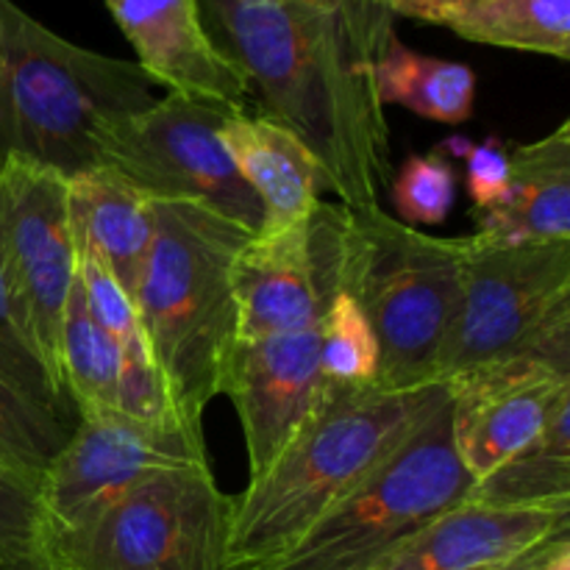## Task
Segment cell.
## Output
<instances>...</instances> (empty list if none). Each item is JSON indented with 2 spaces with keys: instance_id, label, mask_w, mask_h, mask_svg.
Segmentation results:
<instances>
[{
  "instance_id": "6da1fadb",
  "label": "cell",
  "mask_w": 570,
  "mask_h": 570,
  "mask_svg": "<svg viewBox=\"0 0 570 570\" xmlns=\"http://www.w3.org/2000/svg\"><path fill=\"white\" fill-rule=\"evenodd\" d=\"M228 56L262 115L304 142L345 209L382 204L390 126L376 65L393 28L382 0H212Z\"/></svg>"
},
{
  "instance_id": "7a4b0ae2",
  "label": "cell",
  "mask_w": 570,
  "mask_h": 570,
  "mask_svg": "<svg viewBox=\"0 0 570 570\" xmlns=\"http://www.w3.org/2000/svg\"><path fill=\"white\" fill-rule=\"evenodd\" d=\"M445 399V384L351 390L323 382L315 406L282 454L234 495L223 570H262L287 554Z\"/></svg>"
},
{
  "instance_id": "3957f363",
  "label": "cell",
  "mask_w": 570,
  "mask_h": 570,
  "mask_svg": "<svg viewBox=\"0 0 570 570\" xmlns=\"http://www.w3.org/2000/svg\"><path fill=\"white\" fill-rule=\"evenodd\" d=\"M150 204L154 239L134 304L173 415L204 429L237 348L234 259L254 234L204 206Z\"/></svg>"
},
{
  "instance_id": "277c9868",
  "label": "cell",
  "mask_w": 570,
  "mask_h": 570,
  "mask_svg": "<svg viewBox=\"0 0 570 570\" xmlns=\"http://www.w3.org/2000/svg\"><path fill=\"white\" fill-rule=\"evenodd\" d=\"M137 61L78 48L0 0V159L72 178L100 167L117 120L156 104Z\"/></svg>"
},
{
  "instance_id": "5b68a950",
  "label": "cell",
  "mask_w": 570,
  "mask_h": 570,
  "mask_svg": "<svg viewBox=\"0 0 570 570\" xmlns=\"http://www.w3.org/2000/svg\"><path fill=\"white\" fill-rule=\"evenodd\" d=\"M465 237L443 239L404 226L382 209H348L343 289L371 321L382 390L440 382V360L460 306Z\"/></svg>"
},
{
  "instance_id": "8992f818",
  "label": "cell",
  "mask_w": 570,
  "mask_h": 570,
  "mask_svg": "<svg viewBox=\"0 0 570 570\" xmlns=\"http://www.w3.org/2000/svg\"><path fill=\"white\" fill-rule=\"evenodd\" d=\"M515 356L570 373V243L499 245L473 234L440 382Z\"/></svg>"
},
{
  "instance_id": "52a82bcc",
  "label": "cell",
  "mask_w": 570,
  "mask_h": 570,
  "mask_svg": "<svg viewBox=\"0 0 570 570\" xmlns=\"http://www.w3.org/2000/svg\"><path fill=\"white\" fill-rule=\"evenodd\" d=\"M232 510L209 462L154 471L53 532L56 570H223Z\"/></svg>"
},
{
  "instance_id": "ba28073f",
  "label": "cell",
  "mask_w": 570,
  "mask_h": 570,
  "mask_svg": "<svg viewBox=\"0 0 570 570\" xmlns=\"http://www.w3.org/2000/svg\"><path fill=\"white\" fill-rule=\"evenodd\" d=\"M473 476L451 434V395L287 554L262 570H365L443 512L465 504Z\"/></svg>"
},
{
  "instance_id": "9c48e42d",
  "label": "cell",
  "mask_w": 570,
  "mask_h": 570,
  "mask_svg": "<svg viewBox=\"0 0 570 570\" xmlns=\"http://www.w3.org/2000/svg\"><path fill=\"white\" fill-rule=\"evenodd\" d=\"M243 109L167 92L150 109L117 120L100 142V167L150 200L195 204L256 234L262 204L223 145V126Z\"/></svg>"
},
{
  "instance_id": "30bf717a",
  "label": "cell",
  "mask_w": 570,
  "mask_h": 570,
  "mask_svg": "<svg viewBox=\"0 0 570 570\" xmlns=\"http://www.w3.org/2000/svg\"><path fill=\"white\" fill-rule=\"evenodd\" d=\"M0 276L20 326L56 382L67 295L76 278L67 178L26 161L6 159L0 170Z\"/></svg>"
},
{
  "instance_id": "8fae6325",
  "label": "cell",
  "mask_w": 570,
  "mask_h": 570,
  "mask_svg": "<svg viewBox=\"0 0 570 570\" xmlns=\"http://www.w3.org/2000/svg\"><path fill=\"white\" fill-rule=\"evenodd\" d=\"M348 209L321 200L298 226L254 234L234 259L237 343L312 326L343 289Z\"/></svg>"
},
{
  "instance_id": "7c38bea8",
  "label": "cell",
  "mask_w": 570,
  "mask_h": 570,
  "mask_svg": "<svg viewBox=\"0 0 570 570\" xmlns=\"http://www.w3.org/2000/svg\"><path fill=\"white\" fill-rule=\"evenodd\" d=\"M206 462L204 429L176 415L139 421L120 410L81 412L37 495L50 532H59L148 473Z\"/></svg>"
},
{
  "instance_id": "4fadbf2b",
  "label": "cell",
  "mask_w": 570,
  "mask_h": 570,
  "mask_svg": "<svg viewBox=\"0 0 570 570\" xmlns=\"http://www.w3.org/2000/svg\"><path fill=\"white\" fill-rule=\"evenodd\" d=\"M443 384L454 449L473 482L529 449L570 401V373L534 356L490 362Z\"/></svg>"
},
{
  "instance_id": "5bb4252c",
  "label": "cell",
  "mask_w": 570,
  "mask_h": 570,
  "mask_svg": "<svg viewBox=\"0 0 570 570\" xmlns=\"http://www.w3.org/2000/svg\"><path fill=\"white\" fill-rule=\"evenodd\" d=\"M321 321L234 348L223 395L243 423L250 479L282 454L321 395Z\"/></svg>"
},
{
  "instance_id": "9a60e30c",
  "label": "cell",
  "mask_w": 570,
  "mask_h": 570,
  "mask_svg": "<svg viewBox=\"0 0 570 570\" xmlns=\"http://www.w3.org/2000/svg\"><path fill=\"white\" fill-rule=\"evenodd\" d=\"M137 65L170 92L217 100L245 111L250 87L228 50L217 48L200 20L198 0H104Z\"/></svg>"
},
{
  "instance_id": "2e32d148",
  "label": "cell",
  "mask_w": 570,
  "mask_h": 570,
  "mask_svg": "<svg viewBox=\"0 0 570 570\" xmlns=\"http://www.w3.org/2000/svg\"><path fill=\"white\" fill-rule=\"evenodd\" d=\"M560 532H570V510H501L465 501L365 570H501Z\"/></svg>"
},
{
  "instance_id": "e0dca14e",
  "label": "cell",
  "mask_w": 570,
  "mask_h": 570,
  "mask_svg": "<svg viewBox=\"0 0 570 570\" xmlns=\"http://www.w3.org/2000/svg\"><path fill=\"white\" fill-rule=\"evenodd\" d=\"M476 234L499 245L570 243V120L529 145H510V189L476 215Z\"/></svg>"
},
{
  "instance_id": "ac0fdd59",
  "label": "cell",
  "mask_w": 570,
  "mask_h": 570,
  "mask_svg": "<svg viewBox=\"0 0 570 570\" xmlns=\"http://www.w3.org/2000/svg\"><path fill=\"white\" fill-rule=\"evenodd\" d=\"M223 145L262 204V228L256 234L298 226L317 209L321 173L304 142L287 128L265 115L237 111L223 126Z\"/></svg>"
},
{
  "instance_id": "d6986e66",
  "label": "cell",
  "mask_w": 570,
  "mask_h": 570,
  "mask_svg": "<svg viewBox=\"0 0 570 570\" xmlns=\"http://www.w3.org/2000/svg\"><path fill=\"white\" fill-rule=\"evenodd\" d=\"M67 198L76 245L95 250L134 298L154 239L150 198L109 167H95L67 178Z\"/></svg>"
},
{
  "instance_id": "ffe728a7",
  "label": "cell",
  "mask_w": 570,
  "mask_h": 570,
  "mask_svg": "<svg viewBox=\"0 0 570 570\" xmlns=\"http://www.w3.org/2000/svg\"><path fill=\"white\" fill-rule=\"evenodd\" d=\"M376 89L384 106H401L426 120L460 126L473 117L476 76L462 61L406 48L393 31L379 56Z\"/></svg>"
},
{
  "instance_id": "44dd1931",
  "label": "cell",
  "mask_w": 570,
  "mask_h": 570,
  "mask_svg": "<svg viewBox=\"0 0 570 570\" xmlns=\"http://www.w3.org/2000/svg\"><path fill=\"white\" fill-rule=\"evenodd\" d=\"M468 504L501 510H570V401L538 440L488 476L476 479Z\"/></svg>"
},
{
  "instance_id": "7402d4cb",
  "label": "cell",
  "mask_w": 570,
  "mask_h": 570,
  "mask_svg": "<svg viewBox=\"0 0 570 570\" xmlns=\"http://www.w3.org/2000/svg\"><path fill=\"white\" fill-rule=\"evenodd\" d=\"M120 345L89 315L81 284L72 278L59 337V371L76 415L95 410H117L120 387Z\"/></svg>"
},
{
  "instance_id": "603a6c76",
  "label": "cell",
  "mask_w": 570,
  "mask_h": 570,
  "mask_svg": "<svg viewBox=\"0 0 570 570\" xmlns=\"http://www.w3.org/2000/svg\"><path fill=\"white\" fill-rule=\"evenodd\" d=\"M445 28L468 42L570 59V0H488Z\"/></svg>"
},
{
  "instance_id": "cb8c5ba5",
  "label": "cell",
  "mask_w": 570,
  "mask_h": 570,
  "mask_svg": "<svg viewBox=\"0 0 570 570\" xmlns=\"http://www.w3.org/2000/svg\"><path fill=\"white\" fill-rule=\"evenodd\" d=\"M72 423L28 399L0 373V473L37 493Z\"/></svg>"
},
{
  "instance_id": "d4e9b609",
  "label": "cell",
  "mask_w": 570,
  "mask_h": 570,
  "mask_svg": "<svg viewBox=\"0 0 570 570\" xmlns=\"http://www.w3.org/2000/svg\"><path fill=\"white\" fill-rule=\"evenodd\" d=\"M321 373L334 387H373L379 343L371 321L348 289H337L321 321Z\"/></svg>"
},
{
  "instance_id": "484cf974",
  "label": "cell",
  "mask_w": 570,
  "mask_h": 570,
  "mask_svg": "<svg viewBox=\"0 0 570 570\" xmlns=\"http://www.w3.org/2000/svg\"><path fill=\"white\" fill-rule=\"evenodd\" d=\"M0 562L6 570H56L53 532L39 495L0 473Z\"/></svg>"
},
{
  "instance_id": "4316f807",
  "label": "cell",
  "mask_w": 570,
  "mask_h": 570,
  "mask_svg": "<svg viewBox=\"0 0 570 570\" xmlns=\"http://www.w3.org/2000/svg\"><path fill=\"white\" fill-rule=\"evenodd\" d=\"M0 373L17 390H22L28 399L48 406V410H53L56 415H61L65 421H70L76 426V406H72L67 390L56 382L50 367L45 365L39 351L33 348L26 328L20 326V317H17L14 304H11V295L6 289L3 276H0Z\"/></svg>"
},
{
  "instance_id": "83f0119b",
  "label": "cell",
  "mask_w": 570,
  "mask_h": 570,
  "mask_svg": "<svg viewBox=\"0 0 570 570\" xmlns=\"http://www.w3.org/2000/svg\"><path fill=\"white\" fill-rule=\"evenodd\" d=\"M395 220L417 228L440 226L454 209L456 176L438 148L426 156H410L390 184Z\"/></svg>"
},
{
  "instance_id": "f1b7e54d",
  "label": "cell",
  "mask_w": 570,
  "mask_h": 570,
  "mask_svg": "<svg viewBox=\"0 0 570 570\" xmlns=\"http://www.w3.org/2000/svg\"><path fill=\"white\" fill-rule=\"evenodd\" d=\"M76 278L81 284L89 315L120 345V351L145 337L134 298L120 287L106 262L87 245H76Z\"/></svg>"
},
{
  "instance_id": "f546056e",
  "label": "cell",
  "mask_w": 570,
  "mask_h": 570,
  "mask_svg": "<svg viewBox=\"0 0 570 570\" xmlns=\"http://www.w3.org/2000/svg\"><path fill=\"white\" fill-rule=\"evenodd\" d=\"M449 148H454L456 156L465 159V184L473 215L499 206L510 189V145L501 142L499 137H490L479 145L454 137Z\"/></svg>"
},
{
  "instance_id": "4dcf8cb0",
  "label": "cell",
  "mask_w": 570,
  "mask_h": 570,
  "mask_svg": "<svg viewBox=\"0 0 570 570\" xmlns=\"http://www.w3.org/2000/svg\"><path fill=\"white\" fill-rule=\"evenodd\" d=\"M393 17H410V20L449 26L454 17L488 3V0H382Z\"/></svg>"
},
{
  "instance_id": "1f68e13d",
  "label": "cell",
  "mask_w": 570,
  "mask_h": 570,
  "mask_svg": "<svg viewBox=\"0 0 570 570\" xmlns=\"http://www.w3.org/2000/svg\"><path fill=\"white\" fill-rule=\"evenodd\" d=\"M501 570H570V532H560L532 546Z\"/></svg>"
},
{
  "instance_id": "d6a6232c",
  "label": "cell",
  "mask_w": 570,
  "mask_h": 570,
  "mask_svg": "<svg viewBox=\"0 0 570 570\" xmlns=\"http://www.w3.org/2000/svg\"><path fill=\"white\" fill-rule=\"evenodd\" d=\"M0 170H3V159H0Z\"/></svg>"
},
{
  "instance_id": "836d02e7",
  "label": "cell",
  "mask_w": 570,
  "mask_h": 570,
  "mask_svg": "<svg viewBox=\"0 0 570 570\" xmlns=\"http://www.w3.org/2000/svg\"><path fill=\"white\" fill-rule=\"evenodd\" d=\"M0 570H6V566H3V562H0Z\"/></svg>"
}]
</instances>
